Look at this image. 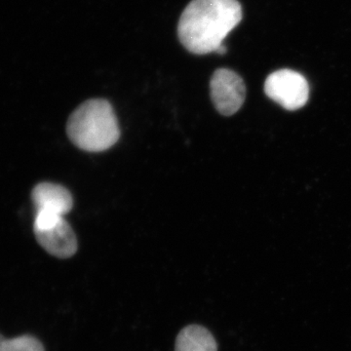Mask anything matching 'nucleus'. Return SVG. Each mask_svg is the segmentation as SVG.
I'll return each instance as SVG.
<instances>
[{
	"instance_id": "5",
	"label": "nucleus",
	"mask_w": 351,
	"mask_h": 351,
	"mask_svg": "<svg viewBox=\"0 0 351 351\" xmlns=\"http://www.w3.org/2000/svg\"><path fill=\"white\" fill-rule=\"evenodd\" d=\"M39 245L59 258L73 257L77 251V239L71 226L64 218L46 230H34Z\"/></svg>"
},
{
	"instance_id": "8",
	"label": "nucleus",
	"mask_w": 351,
	"mask_h": 351,
	"mask_svg": "<svg viewBox=\"0 0 351 351\" xmlns=\"http://www.w3.org/2000/svg\"><path fill=\"white\" fill-rule=\"evenodd\" d=\"M0 351H45L38 339L31 336L5 339L0 334Z\"/></svg>"
},
{
	"instance_id": "4",
	"label": "nucleus",
	"mask_w": 351,
	"mask_h": 351,
	"mask_svg": "<svg viewBox=\"0 0 351 351\" xmlns=\"http://www.w3.org/2000/svg\"><path fill=\"white\" fill-rule=\"evenodd\" d=\"M210 91L215 108L225 117L239 112L246 98V86L241 76L228 69L215 71L210 82Z\"/></svg>"
},
{
	"instance_id": "3",
	"label": "nucleus",
	"mask_w": 351,
	"mask_h": 351,
	"mask_svg": "<svg viewBox=\"0 0 351 351\" xmlns=\"http://www.w3.org/2000/svg\"><path fill=\"white\" fill-rule=\"evenodd\" d=\"M265 93L287 110H297L306 105L309 86L304 75L293 69H279L267 76Z\"/></svg>"
},
{
	"instance_id": "1",
	"label": "nucleus",
	"mask_w": 351,
	"mask_h": 351,
	"mask_svg": "<svg viewBox=\"0 0 351 351\" xmlns=\"http://www.w3.org/2000/svg\"><path fill=\"white\" fill-rule=\"evenodd\" d=\"M242 15L237 0H193L182 14L178 36L193 54L217 52Z\"/></svg>"
},
{
	"instance_id": "7",
	"label": "nucleus",
	"mask_w": 351,
	"mask_h": 351,
	"mask_svg": "<svg viewBox=\"0 0 351 351\" xmlns=\"http://www.w3.org/2000/svg\"><path fill=\"white\" fill-rule=\"evenodd\" d=\"M175 351H218V346L206 328L191 325L178 335Z\"/></svg>"
},
{
	"instance_id": "2",
	"label": "nucleus",
	"mask_w": 351,
	"mask_h": 351,
	"mask_svg": "<svg viewBox=\"0 0 351 351\" xmlns=\"http://www.w3.org/2000/svg\"><path fill=\"white\" fill-rule=\"evenodd\" d=\"M66 133L78 149L89 152L107 151L119 140V121L108 101H84L69 117Z\"/></svg>"
},
{
	"instance_id": "6",
	"label": "nucleus",
	"mask_w": 351,
	"mask_h": 351,
	"mask_svg": "<svg viewBox=\"0 0 351 351\" xmlns=\"http://www.w3.org/2000/svg\"><path fill=\"white\" fill-rule=\"evenodd\" d=\"M36 211H49L60 216L68 214L73 206V199L68 189L52 182H41L32 193Z\"/></svg>"
}]
</instances>
